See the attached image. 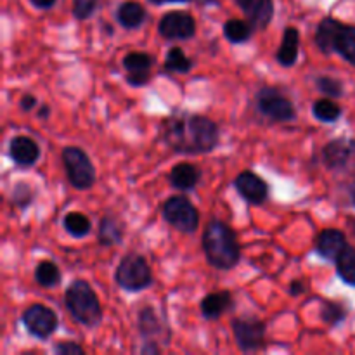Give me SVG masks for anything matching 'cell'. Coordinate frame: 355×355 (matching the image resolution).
I'll return each mask as SVG.
<instances>
[{"label":"cell","mask_w":355,"mask_h":355,"mask_svg":"<svg viewBox=\"0 0 355 355\" xmlns=\"http://www.w3.org/2000/svg\"><path fill=\"white\" fill-rule=\"evenodd\" d=\"M30 2H31V6L37 7V9L47 10V9H51V7L54 6L58 0H30Z\"/></svg>","instance_id":"8d00e7d4"},{"label":"cell","mask_w":355,"mask_h":355,"mask_svg":"<svg viewBox=\"0 0 355 355\" xmlns=\"http://www.w3.org/2000/svg\"><path fill=\"white\" fill-rule=\"evenodd\" d=\"M312 113H314L315 120L322 121V123H335L342 116V107L333 101V97H326V99L315 101L312 106Z\"/></svg>","instance_id":"83f0119b"},{"label":"cell","mask_w":355,"mask_h":355,"mask_svg":"<svg viewBox=\"0 0 355 355\" xmlns=\"http://www.w3.org/2000/svg\"><path fill=\"white\" fill-rule=\"evenodd\" d=\"M123 224L111 215L101 218L97 229V241L103 246H116L123 241Z\"/></svg>","instance_id":"7402d4cb"},{"label":"cell","mask_w":355,"mask_h":355,"mask_svg":"<svg viewBox=\"0 0 355 355\" xmlns=\"http://www.w3.org/2000/svg\"><path fill=\"white\" fill-rule=\"evenodd\" d=\"M315 85H318L319 92L324 94L326 97H342L343 96V83L340 80L331 78V76H319L315 80Z\"/></svg>","instance_id":"1f68e13d"},{"label":"cell","mask_w":355,"mask_h":355,"mask_svg":"<svg viewBox=\"0 0 355 355\" xmlns=\"http://www.w3.org/2000/svg\"><path fill=\"white\" fill-rule=\"evenodd\" d=\"M21 321H23L26 331L38 340L51 338L59 326V319L55 315V312L52 309H49L47 305L42 304L30 305L23 312Z\"/></svg>","instance_id":"9c48e42d"},{"label":"cell","mask_w":355,"mask_h":355,"mask_svg":"<svg viewBox=\"0 0 355 355\" xmlns=\"http://www.w3.org/2000/svg\"><path fill=\"white\" fill-rule=\"evenodd\" d=\"M232 307H234V300H232V295L229 291H215V293L207 295L201 300V314L210 321L222 318Z\"/></svg>","instance_id":"d6986e66"},{"label":"cell","mask_w":355,"mask_h":355,"mask_svg":"<svg viewBox=\"0 0 355 355\" xmlns=\"http://www.w3.org/2000/svg\"><path fill=\"white\" fill-rule=\"evenodd\" d=\"M352 225H354V232H355V222H354V224H352Z\"/></svg>","instance_id":"60d3db41"},{"label":"cell","mask_w":355,"mask_h":355,"mask_svg":"<svg viewBox=\"0 0 355 355\" xmlns=\"http://www.w3.org/2000/svg\"><path fill=\"white\" fill-rule=\"evenodd\" d=\"M255 106L259 113L270 121L286 123V121H293L297 118V110H295L293 103L272 87H266L257 94Z\"/></svg>","instance_id":"ba28073f"},{"label":"cell","mask_w":355,"mask_h":355,"mask_svg":"<svg viewBox=\"0 0 355 355\" xmlns=\"http://www.w3.org/2000/svg\"><path fill=\"white\" fill-rule=\"evenodd\" d=\"M322 162L335 172L355 170V139H335L322 148Z\"/></svg>","instance_id":"8fae6325"},{"label":"cell","mask_w":355,"mask_h":355,"mask_svg":"<svg viewBox=\"0 0 355 355\" xmlns=\"http://www.w3.org/2000/svg\"><path fill=\"white\" fill-rule=\"evenodd\" d=\"M137 324H139V333L144 338L146 345L142 347L141 352L142 354H159L162 349L156 345V338L162 336V338H168V329L165 328L162 321L156 315L155 309L153 307H144L141 312H139L137 318Z\"/></svg>","instance_id":"4fadbf2b"},{"label":"cell","mask_w":355,"mask_h":355,"mask_svg":"<svg viewBox=\"0 0 355 355\" xmlns=\"http://www.w3.org/2000/svg\"><path fill=\"white\" fill-rule=\"evenodd\" d=\"M234 187L239 196L248 201L250 205H262L269 198V186H267L266 180L257 175L255 172H250V170H245L236 177Z\"/></svg>","instance_id":"5bb4252c"},{"label":"cell","mask_w":355,"mask_h":355,"mask_svg":"<svg viewBox=\"0 0 355 355\" xmlns=\"http://www.w3.org/2000/svg\"><path fill=\"white\" fill-rule=\"evenodd\" d=\"M193 59L187 58L180 47H172L165 58V69L172 73H189L193 69Z\"/></svg>","instance_id":"f1b7e54d"},{"label":"cell","mask_w":355,"mask_h":355,"mask_svg":"<svg viewBox=\"0 0 355 355\" xmlns=\"http://www.w3.org/2000/svg\"><path fill=\"white\" fill-rule=\"evenodd\" d=\"M203 252L208 263L218 270L234 269L241 259L234 231L225 222H208L203 232Z\"/></svg>","instance_id":"7a4b0ae2"},{"label":"cell","mask_w":355,"mask_h":355,"mask_svg":"<svg viewBox=\"0 0 355 355\" xmlns=\"http://www.w3.org/2000/svg\"><path fill=\"white\" fill-rule=\"evenodd\" d=\"M315 44L324 54L338 52L355 66V26L343 24L335 17H324L315 30Z\"/></svg>","instance_id":"277c9868"},{"label":"cell","mask_w":355,"mask_h":355,"mask_svg":"<svg viewBox=\"0 0 355 355\" xmlns=\"http://www.w3.org/2000/svg\"><path fill=\"white\" fill-rule=\"evenodd\" d=\"M201 179V172L198 166L191 163H179L168 173L170 186L179 191H193Z\"/></svg>","instance_id":"ffe728a7"},{"label":"cell","mask_w":355,"mask_h":355,"mask_svg":"<svg viewBox=\"0 0 355 355\" xmlns=\"http://www.w3.org/2000/svg\"><path fill=\"white\" fill-rule=\"evenodd\" d=\"M163 218L177 231L184 234H193L198 231L200 225V211L196 210L193 203L186 196H170L163 203L162 208Z\"/></svg>","instance_id":"52a82bcc"},{"label":"cell","mask_w":355,"mask_h":355,"mask_svg":"<svg viewBox=\"0 0 355 355\" xmlns=\"http://www.w3.org/2000/svg\"><path fill=\"white\" fill-rule=\"evenodd\" d=\"M155 59L146 52H130L123 58V69L127 71V82L132 87H142L151 80V68Z\"/></svg>","instance_id":"9a60e30c"},{"label":"cell","mask_w":355,"mask_h":355,"mask_svg":"<svg viewBox=\"0 0 355 355\" xmlns=\"http://www.w3.org/2000/svg\"><path fill=\"white\" fill-rule=\"evenodd\" d=\"M347 246L349 245H347L345 234L338 229H324L315 239V252L329 262H335Z\"/></svg>","instance_id":"e0dca14e"},{"label":"cell","mask_w":355,"mask_h":355,"mask_svg":"<svg viewBox=\"0 0 355 355\" xmlns=\"http://www.w3.org/2000/svg\"><path fill=\"white\" fill-rule=\"evenodd\" d=\"M116 19L127 30H135L144 23L146 9L135 0H128V2L120 3L116 10Z\"/></svg>","instance_id":"603a6c76"},{"label":"cell","mask_w":355,"mask_h":355,"mask_svg":"<svg viewBox=\"0 0 355 355\" xmlns=\"http://www.w3.org/2000/svg\"><path fill=\"white\" fill-rule=\"evenodd\" d=\"M149 2L155 3V6H163V3H186L191 0H149Z\"/></svg>","instance_id":"74e56055"},{"label":"cell","mask_w":355,"mask_h":355,"mask_svg":"<svg viewBox=\"0 0 355 355\" xmlns=\"http://www.w3.org/2000/svg\"><path fill=\"white\" fill-rule=\"evenodd\" d=\"M158 31L166 40H189L196 35V21L189 12L172 10L159 19Z\"/></svg>","instance_id":"7c38bea8"},{"label":"cell","mask_w":355,"mask_h":355,"mask_svg":"<svg viewBox=\"0 0 355 355\" xmlns=\"http://www.w3.org/2000/svg\"><path fill=\"white\" fill-rule=\"evenodd\" d=\"M298 49H300V33L297 28L288 26L283 33V40H281L279 51H277L276 59L281 66L290 68L297 62L298 59Z\"/></svg>","instance_id":"44dd1931"},{"label":"cell","mask_w":355,"mask_h":355,"mask_svg":"<svg viewBox=\"0 0 355 355\" xmlns=\"http://www.w3.org/2000/svg\"><path fill=\"white\" fill-rule=\"evenodd\" d=\"M61 156L66 177L75 189L87 191L96 184V168L83 149L76 148V146H68L62 149Z\"/></svg>","instance_id":"8992f818"},{"label":"cell","mask_w":355,"mask_h":355,"mask_svg":"<svg viewBox=\"0 0 355 355\" xmlns=\"http://www.w3.org/2000/svg\"><path fill=\"white\" fill-rule=\"evenodd\" d=\"M33 200H35V193L33 189H31L30 184L17 182L16 186H14L12 194H10V201H12L14 207L24 210V208H28L31 203H33Z\"/></svg>","instance_id":"4dcf8cb0"},{"label":"cell","mask_w":355,"mask_h":355,"mask_svg":"<svg viewBox=\"0 0 355 355\" xmlns=\"http://www.w3.org/2000/svg\"><path fill=\"white\" fill-rule=\"evenodd\" d=\"M37 103H38L37 97L31 96V94H24L19 101V106L23 111H31L35 106H37Z\"/></svg>","instance_id":"e575fe53"},{"label":"cell","mask_w":355,"mask_h":355,"mask_svg":"<svg viewBox=\"0 0 355 355\" xmlns=\"http://www.w3.org/2000/svg\"><path fill=\"white\" fill-rule=\"evenodd\" d=\"M352 200H354V205H355V187H354V191H352Z\"/></svg>","instance_id":"ab89813d"},{"label":"cell","mask_w":355,"mask_h":355,"mask_svg":"<svg viewBox=\"0 0 355 355\" xmlns=\"http://www.w3.org/2000/svg\"><path fill=\"white\" fill-rule=\"evenodd\" d=\"M232 331L243 352H260L266 347V324L259 319H234Z\"/></svg>","instance_id":"30bf717a"},{"label":"cell","mask_w":355,"mask_h":355,"mask_svg":"<svg viewBox=\"0 0 355 355\" xmlns=\"http://www.w3.org/2000/svg\"><path fill=\"white\" fill-rule=\"evenodd\" d=\"M166 144L182 155H205L220 142L218 125L203 114L177 113L163 121Z\"/></svg>","instance_id":"6da1fadb"},{"label":"cell","mask_w":355,"mask_h":355,"mask_svg":"<svg viewBox=\"0 0 355 355\" xmlns=\"http://www.w3.org/2000/svg\"><path fill=\"white\" fill-rule=\"evenodd\" d=\"M62 225H64V231L69 236H73V238H85L92 231V222L82 211H69V214H66Z\"/></svg>","instance_id":"d4e9b609"},{"label":"cell","mask_w":355,"mask_h":355,"mask_svg":"<svg viewBox=\"0 0 355 355\" xmlns=\"http://www.w3.org/2000/svg\"><path fill=\"white\" fill-rule=\"evenodd\" d=\"M336 272L342 277L343 283L355 286V248L354 246H347L338 259L335 260Z\"/></svg>","instance_id":"484cf974"},{"label":"cell","mask_w":355,"mask_h":355,"mask_svg":"<svg viewBox=\"0 0 355 355\" xmlns=\"http://www.w3.org/2000/svg\"><path fill=\"white\" fill-rule=\"evenodd\" d=\"M99 0H73V16L80 21H85L96 12Z\"/></svg>","instance_id":"d6a6232c"},{"label":"cell","mask_w":355,"mask_h":355,"mask_svg":"<svg viewBox=\"0 0 355 355\" xmlns=\"http://www.w3.org/2000/svg\"><path fill=\"white\" fill-rule=\"evenodd\" d=\"M321 319L329 326H338L340 322L345 321L347 312L343 309L342 304L338 302H329V300H322L321 302Z\"/></svg>","instance_id":"f546056e"},{"label":"cell","mask_w":355,"mask_h":355,"mask_svg":"<svg viewBox=\"0 0 355 355\" xmlns=\"http://www.w3.org/2000/svg\"><path fill=\"white\" fill-rule=\"evenodd\" d=\"M64 305L71 318L85 328H96L103 319L99 298L87 281L76 279L64 293Z\"/></svg>","instance_id":"3957f363"},{"label":"cell","mask_w":355,"mask_h":355,"mask_svg":"<svg viewBox=\"0 0 355 355\" xmlns=\"http://www.w3.org/2000/svg\"><path fill=\"white\" fill-rule=\"evenodd\" d=\"M114 281L125 291H142L148 290L153 284V272L148 260L139 253H128L118 263Z\"/></svg>","instance_id":"5b68a950"},{"label":"cell","mask_w":355,"mask_h":355,"mask_svg":"<svg viewBox=\"0 0 355 355\" xmlns=\"http://www.w3.org/2000/svg\"><path fill=\"white\" fill-rule=\"evenodd\" d=\"M35 281L42 288H54L61 283V270L51 260H44L35 269Z\"/></svg>","instance_id":"4316f807"},{"label":"cell","mask_w":355,"mask_h":355,"mask_svg":"<svg viewBox=\"0 0 355 355\" xmlns=\"http://www.w3.org/2000/svg\"><path fill=\"white\" fill-rule=\"evenodd\" d=\"M305 290H307V286H305L302 281H293V283L290 284V295H291V297H298V295L304 293Z\"/></svg>","instance_id":"d590c367"},{"label":"cell","mask_w":355,"mask_h":355,"mask_svg":"<svg viewBox=\"0 0 355 355\" xmlns=\"http://www.w3.org/2000/svg\"><path fill=\"white\" fill-rule=\"evenodd\" d=\"M49 114H51V110H49V106H40V110H38V118H42V120H47Z\"/></svg>","instance_id":"f35d334b"},{"label":"cell","mask_w":355,"mask_h":355,"mask_svg":"<svg viewBox=\"0 0 355 355\" xmlns=\"http://www.w3.org/2000/svg\"><path fill=\"white\" fill-rule=\"evenodd\" d=\"M54 352L58 355H82L85 350L76 342H59L54 345Z\"/></svg>","instance_id":"836d02e7"},{"label":"cell","mask_w":355,"mask_h":355,"mask_svg":"<svg viewBox=\"0 0 355 355\" xmlns=\"http://www.w3.org/2000/svg\"><path fill=\"white\" fill-rule=\"evenodd\" d=\"M236 3L239 6V9L245 12V16L248 17L250 23L255 28H263L269 26V23L274 17V2L272 0H236Z\"/></svg>","instance_id":"2e32d148"},{"label":"cell","mask_w":355,"mask_h":355,"mask_svg":"<svg viewBox=\"0 0 355 355\" xmlns=\"http://www.w3.org/2000/svg\"><path fill=\"white\" fill-rule=\"evenodd\" d=\"M9 158L19 166H31L40 158V148L26 135H17L9 144Z\"/></svg>","instance_id":"ac0fdd59"},{"label":"cell","mask_w":355,"mask_h":355,"mask_svg":"<svg viewBox=\"0 0 355 355\" xmlns=\"http://www.w3.org/2000/svg\"><path fill=\"white\" fill-rule=\"evenodd\" d=\"M253 30H255V26L250 21L229 19L224 24V37L231 44H245V42H248L252 38Z\"/></svg>","instance_id":"cb8c5ba5"}]
</instances>
